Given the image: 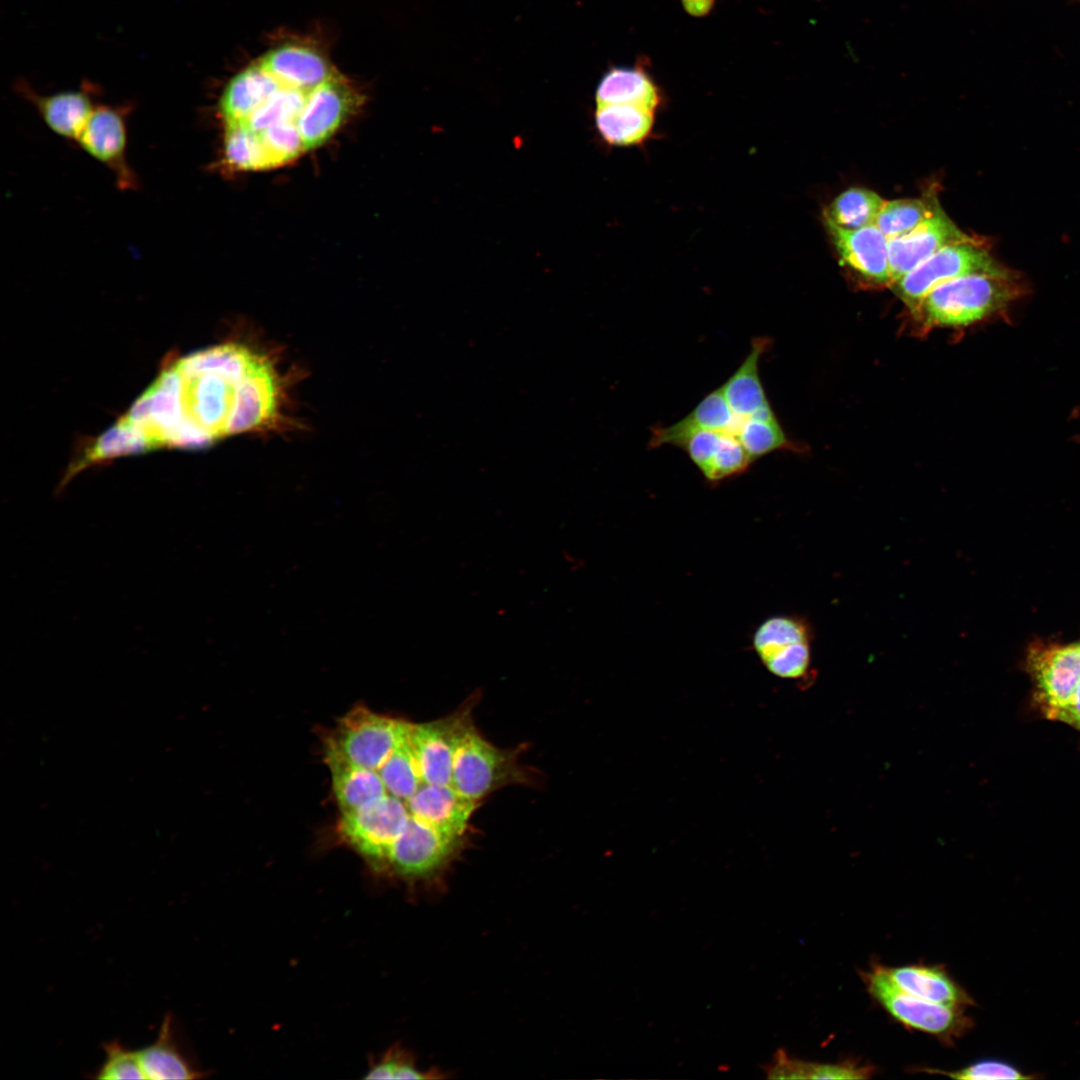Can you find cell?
<instances>
[{"label": "cell", "mask_w": 1080, "mask_h": 1080, "mask_svg": "<svg viewBox=\"0 0 1080 1080\" xmlns=\"http://www.w3.org/2000/svg\"><path fill=\"white\" fill-rule=\"evenodd\" d=\"M765 1072L770 1079H868L874 1068L850 1060L833 1064L807 1062L792 1058L781 1049Z\"/></svg>", "instance_id": "d4e9b609"}, {"label": "cell", "mask_w": 1080, "mask_h": 1080, "mask_svg": "<svg viewBox=\"0 0 1080 1080\" xmlns=\"http://www.w3.org/2000/svg\"><path fill=\"white\" fill-rule=\"evenodd\" d=\"M1059 720L1080 729V683L1068 703L1054 716Z\"/></svg>", "instance_id": "74e56055"}, {"label": "cell", "mask_w": 1080, "mask_h": 1080, "mask_svg": "<svg viewBox=\"0 0 1080 1080\" xmlns=\"http://www.w3.org/2000/svg\"><path fill=\"white\" fill-rule=\"evenodd\" d=\"M461 842L462 837L411 816L391 849L385 872L408 879L432 876L455 856Z\"/></svg>", "instance_id": "9c48e42d"}, {"label": "cell", "mask_w": 1080, "mask_h": 1080, "mask_svg": "<svg viewBox=\"0 0 1080 1080\" xmlns=\"http://www.w3.org/2000/svg\"><path fill=\"white\" fill-rule=\"evenodd\" d=\"M892 981L903 991L938 1004L966 1007L973 999L939 966L914 964L886 967Z\"/></svg>", "instance_id": "603a6c76"}, {"label": "cell", "mask_w": 1080, "mask_h": 1080, "mask_svg": "<svg viewBox=\"0 0 1080 1080\" xmlns=\"http://www.w3.org/2000/svg\"><path fill=\"white\" fill-rule=\"evenodd\" d=\"M937 206L922 199H895L884 201L876 218L875 226L892 239L907 234L923 222Z\"/></svg>", "instance_id": "4dcf8cb0"}, {"label": "cell", "mask_w": 1080, "mask_h": 1080, "mask_svg": "<svg viewBox=\"0 0 1080 1080\" xmlns=\"http://www.w3.org/2000/svg\"><path fill=\"white\" fill-rule=\"evenodd\" d=\"M76 142L113 172L121 189L136 188V176L126 159V123L120 108L96 106Z\"/></svg>", "instance_id": "5bb4252c"}, {"label": "cell", "mask_w": 1080, "mask_h": 1080, "mask_svg": "<svg viewBox=\"0 0 1080 1080\" xmlns=\"http://www.w3.org/2000/svg\"><path fill=\"white\" fill-rule=\"evenodd\" d=\"M367 1079H423L426 1075L418 1070L413 1061L399 1050H391L368 1070Z\"/></svg>", "instance_id": "8d00e7d4"}, {"label": "cell", "mask_w": 1080, "mask_h": 1080, "mask_svg": "<svg viewBox=\"0 0 1080 1080\" xmlns=\"http://www.w3.org/2000/svg\"><path fill=\"white\" fill-rule=\"evenodd\" d=\"M258 133L277 167L295 160L305 152L302 137L295 122L276 124Z\"/></svg>", "instance_id": "836d02e7"}, {"label": "cell", "mask_w": 1080, "mask_h": 1080, "mask_svg": "<svg viewBox=\"0 0 1080 1080\" xmlns=\"http://www.w3.org/2000/svg\"><path fill=\"white\" fill-rule=\"evenodd\" d=\"M1027 285L1020 273L1006 268L945 282L928 292L911 310L922 328L964 327L985 320L1023 297Z\"/></svg>", "instance_id": "7a4b0ae2"}, {"label": "cell", "mask_w": 1080, "mask_h": 1080, "mask_svg": "<svg viewBox=\"0 0 1080 1080\" xmlns=\"http://www.w3.org/2000/svg\"><path fill=\"white\" fill-rule=\"evenodd\" d=\"M596 105L633 104L656 113L663 110L666 96L642 64L612 67L599 80Z\"/></svg>", "instance_id": "ffe728a7"}, {"label": "cell", "mask_w": 1080, "mask_h": 1080, "mask_svg": "<svg viewBox=\"0 0 1080 1080\" xmlns=\"http://www.w3.org/2000/svg\"><path fill=\"white\" fill-rule=\"evenodd\" d=\"M1035 698L1050 719L1064 707L1080 683V643L1033 646L1027 657Z\"/></svg>", "instance_id": "8fae6325"}, {"label": "cell", "mask_w": 1080, "mask_h": 1080, "mask_svg": "<svg viewBox=\"0 0 1080 1080\" xmlns=\"http://www.w3.org/2000/svg\"><path fill=\"white\" fill-rule=\"evenodd\" d=\"M178 378L179 424L170 447L204 448L241 434H279L299 426L293 388L299 376L280 351L256 336H238L172 364Z\"/></svg>", "instance_id": "6da1fadb"}, {"label": "cell", "mask_w": 1080, "mask_h": 1080, "mask_svg": "<svg viewBox=\"0 0 1080 1080\" xmlns=\"http://www.w3.org/2000/svg\"><path fill=\"white\" fill-rule=\"evenodd\" d=\"M411 727L412 724L405 720L357 706L340 719L324 745L334 748L357 766L378 769L409 736Z\"/></svg>", "instance_id": "52a82bcc"}, {"label": "cell", "mask_w": 1080, "mask_h": 1080, "mask_svg": "<svg viewBox=\"0 0 1080 1080\" xmlns=\"http://www.w3.org/2000/svg\"><path fill=\"white\" fill-rule=\"evenodd\" d=\"M361 103L359 91L340 72L313 89L297 123L305 152L326 143Z\"/></svg>", "instance_id": "30bf717a"}, {"label": "cell", "mask_w": 1080, "mask_h": 1080, "mask_svg": "<svg viewBox=\"0 0 1080 1080\" xmlns=\"http://www.w3.org/2000/svg\"><path fill=\"white\" fill-rule=\"evenodd\" d=\"M470 707L427 723L412 724L409 740L424 783L451 785L455 748L472 722Z\"/></svg>", "instance_id": "7c38bea8"}, {"label": "cell", "mask_w": 1080, "mask_h": 1080, "mask_svg": "<svg viewBox=\"0 0 1080 1080\" xmlns=\"http://www.w3.org/2000/svg\"><path fill=\"white\" fill-rule=\"evenodd\" d=\"M278 81L277 90L245 123L256 132L280 123H298L308 95L312 91L286 85L279 79Z\"/></svg>", "instance_id": "f546056e"}, {"label": "cell", "mask_w": 1080, "mask_h": 1080, "mask_svg": "<svg viewBox=\"0 0 1080 1080\" xmlns=\"http://www.w3.org/2000/svg\"><path fill=\"white\" fill-rule=\"evenodd\" d=\"M105 1059L97 1070L95 1078L105 1080L146 1079L137 1051H131L120 1041L113 1040L103 1045Z\"/></svg>", "instance_id": "e575fe53"}, {"label": "cell", "mask_w": 1080, "mask_h": 1080, "mask_svg": "<svg viewBox=\"0 0 1080 1080\" xmlns=\"http://www.w3.org/2000/svg\"><path fill=\"white\" fill-rule=\"evenodd\" d=\"M278 86V79L259 59L242 69L226 84L219 99L224 125L245 124Z\"/></svg>", "instance_id": "e0dca14e"}, {"label": "cell", "mask_w": 1080, "mask_h": 1080, "mask_svg": "<svg viewBox=\"0 0 1080 1080\" xmlns=\"http://www.w3.org/2000/svg\"><path fill=\"white\" fill-rule=\"evenodd\" d=\"M832 242L844 263L866 281L891 286L888 239L875 226L850 230L825 219Z\"/></svg>", "instance_id": "9a60e30c"}, {"label": "cell", "mask_w": 1080, "mask_h": 1080, "mask_svg": "<svg viewBox=\"0 0 1080 1080\" xmlns=\"http://www.w3.org/2000/svg\"><path fill=\"white\" fill-rule=\"evenodd\" d=\"M923 1072L929 1074H941L954 1079H1031L1034 1076L1025 1075L1019 1068L1010 1062L999 1059H982L964 1068L954 1071H945L932 1068H924Z\"/></svg>", "instance_id": "d590c367"}, {"label": "cell", "mask_w": 1080, "mask_h": 1080, "mask_svg": "<svg viewBox=\"0 0 1080 1080\" xmlns=\"http://www.w3.org/2000/svg\"><path fill=\"white\" fill-rule=\"evenodd\" d=\"M736 437L753 460L790 447L776 416L768 419H744Z\"/></svg>", "instance_id": "1f68e13d"}, {"label": "cell", "mask_w": 1080, "mask_h": 1080, "mask_svg": "<svg viewBox=\"0 0 1080 1080\" xmlns=\"http://www.w3.org/2000/svg\"><path fill=\"white\" fill-rule=\"evenodd\" d=\"M812 633L799 616L776 615L765 619L752 636L761 664L774 676L806 681L811 670Z\"/></svg>", "instance_id": "ba28073f"}, {"label": "cell", "mask_w": 1080, "mask_h": 1080, "mask_svg": "<svg viewBox=\"0 0 1080 1080\" xmlns=\"http://www.w3.org/2000/svg\"><path fill=\"white\" fill-rule=\"evenodd\" d=\"M1007 267L991 253L987 241L978 236L949 244L891 286L911 311L935 287L974 274L999 273Z\"/></svg>", "instance_id": "277c9868"}, {"label": "cell", "mask_w": 1080, "mask_h": 1080, "mask_svg": "<svg viewBox=\"0 0 1080 1080\" xmlns=\"http://www.w3.org/2000/svg\"><path fill=\"white\" fill-rule=\"evenodd\" d=\"M871 996L899 1023L952 1043L972 1026L964 1007L934 1003L901 990L890 978L886 967L874 966L864 972Z\"/></svg>", "instance_id": "5b68a950"}, {"label": "cell", "mask_w": 1080, "mask_h": 1080, "mask_svg": "<svg viewBox=\"0 0 1080 1080\" xmlns=\"http://www.w3.org/2000/svg\"><path fill=\"white\" fill-rule=\"evenodd\" d=\"M410 817L406 803L385 792L355 810L341 813L338 832L372 867L385 872L391 849Z\"/></svg>", "instance_id": "8992f818"}, {"label": "cell", "mask_w": 1080, "mask_h": 1080, "mask_svg": "<svg viewBox=\"0 0 1080 1080\" xmlns=\"http://www.w3.org/2000/svg\"><path fill=\"white\" fill-rule=\"evenodd\" d=\"M657 114L633 104H601L596 105L594 123L607 145L641 147L656 136Z\"/></svg>", "instance_id": "44dd1931"}, {"label": "cell", "mask_w": 1080, "mask_h": 1080, "mask_svg": "<svg viewBox=\"0 0 1080 1080\" xmlns=\"http://www.w3.org/2000/svg\"><path fill=\"white\" fill-rule=\"evenodd\" d=\"M680 2L690 16L703 17L713 10L716 0H680Z\"/></svg>", "instance_id": "f35d334b"}, {"label": "cell", "mask_w": 1080, "mask_h": 1080, "mask_svg": "<svg viewBox=\"0 0 1080 1080\" xmlns=\"http://www.w3.org/2000/svg\"><path fill=\"white\" fill-rule=\"evenodd\" d=\"M374 770L380 776L385 792L404 802L424 783L409 736Z\"/></svg>", "instance_id": "83f0119b"}, {"label": "cell", "mask_w": 1080, "mask_h": 1080, "mask_svg": "<svg viewBox=\"0 0 1080 1080\" xmlns=\"http://www.w3.org/2000/svg\"><path fill=\"white\" fill-rule=\"evenodd\" d=\"M743 421L733 413L719 387L708 393L688 415L669 426L674 430L709 429L736 436Z\"/></svg>", "instance_id": "f1b7e54d"}, {"label": "cell", "mask_w": 1080, "mask_h": 1080, "mask_svg": "<svg viewBox=\"0 0 1080 1080\" xmlns=\"http://www.w3.org/2000/svg\"><path fill=\"white\" fill-rule=\"evenodd\" d=\"M223 136V161L229 169L256 171L277 167L259 133L247 125H224Z\"/></svg>", "instance_id": "484cf974"}, {"label": "cell", "mask_w": 1080, "mask_h": 1080, "mask_svg": "<svg viewBox=\"0 0 1080 1080\" xmlns=\"http://www.w3.org/2000/svg\"><path fill=\"white\" fill-rule=\"evenodd\" d=\"M18 88L33 104L46 125L57 135L69 140L77 141L96 107L86 90L41 95L24 84Z\"/></svg>", "instance_id": "7402d4cb"}, {"label": "cell", "mask_w": 1080, "mask_h": 1080, "mask_svg": "<svg viewBox=\"0 0 1080 1080\" xmlns=\"http://www.w3.org/2000/svg\"><path fill=\"white\" fill-rule=\"evenodd\" d=\"M768 345V338H754L743 362L720 387L729 407L740 418H750L770 406L759 374L760 358Z\"/></svg>", "instance_id": "cb8c5ba5"}, {"label": "cell", "mask_w": 1080, "mask_h": 1080, "mask_svg": "<svg viewBox=\"0 0 1080 1080\" xmlns=\"http://www.w3.org/2000/svg\"><path fill=\"white\" fill-rule=\"evenodd\" d=\"M258 59L282 83L305 91L338 72L318 50L299 43L276 47Z\"/></svg>", "instance_id": "d6986e66"}, {"label": "cell", "mask_w": 1080, "mask_h": 1080, "mask_svg": "<svg viewBox=\"0 0 1080 1080\" xmlns=\"http://www.w3.org/2000/svg\"><path fill=\"white\" fill-rule=\"evenodd\" d=\"M146 1079H197L204 1076L184 1048L174 1017L168 1013L155 1041L137 1051Z\"/></svg>", "instance_id": "ac0fdd59"}, {"label": "cell", "mask_w": 1080, "mask_h": 1080, "mask_svg": "<svg viewBox=\"0 0 1080 1080\" xmlns=\"http://www.w3.org/2000/svg\"><path fill=\"white\" fill-rule=\"evenodd\" d=\"M753 462L754 460L748 455L738 438L733 434L724 433L711 464L703 476L710 483H719L744 473Z\"/></svg>", "instance_id": "d6a6232c"}, {"label": "cell", "mask_w": 1080, "mask_h": 1080, "mask_svg": "<svg viewBox=\"0 0 1080 1080\" xmlns=\"http://www.w3.org/2000/svg\"><path fill=\"white\" fill-rule=\"evenodd\" d=\"M405 803L412 817L459 837L464 835L478 805L452 785L427 783H423Z\"/></svg>", "instance_id": "2e32d148"}, {"label": "cell", "mask_w": 1080, "mask_h": 1080, "mask_svg": "<svg viewBox=\"0 0 1080 1080\" xmlns=\"http://www.w3.org/2000/svg\"><path fill=\"white\" fill-rule=\"evenodd\" d=\"M969 237L937 204L913 230L888 240L891 286L941 248Z\"/></svg>", "instance_id": "4fadbf2b"}, {"label": "cell", "mask_w": 1080, "mask_h": 1080, "mask_svg": "<svg viewBox=\"0 0 1080 1080\" xmlns=\"http://www.w3.org/2000/svg\"><path fill=\"white\" fill-rule=\"evenodd\" d=\"M884 201L872 190L849 188L831 202L824 212V219L850 230L873 226Z\"/></svg>", "instance_id": "4316f807"}, {"label": "cell", "mask_w": 1080, "mask_h": 1080, "mask_svg": "<svg viewBox=\"0 0 1080 1080\" xmlns=\"http://www.w3.org/2000/svg\"><path fill=\"white\" fill-rule=\"evenodd\" d=\"M519 750L500 749L483 738L471 722L461 733L453 758L452 786L463 796L479 802L510 784L529 782L518 760Z\"/></svg>", "instance_id": "3957f363"}]
</instances>
